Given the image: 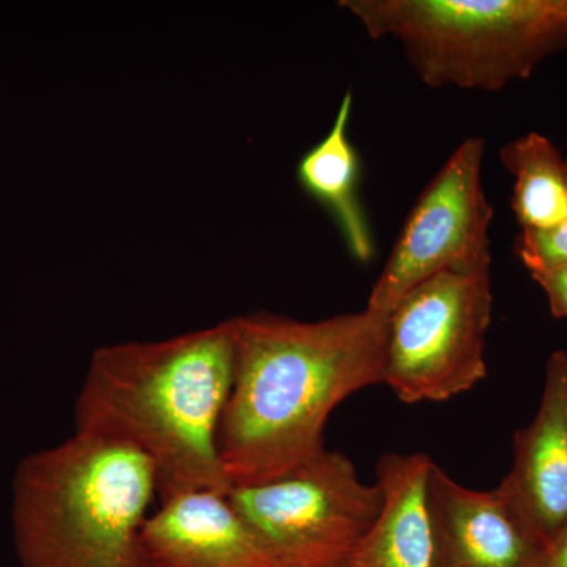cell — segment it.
Wrapping results in <instances>:
<instances>
[{
	"label": "cell",
	"mask_w": 567,
	"mask_h": 567,
	"mask_svg": "<svg viewBox=\"0 0 567 567\" xmlns=\"http://www.w3.org/2000/svg\"><path fill=\"white\" fill-rule=\"evenodd\" d=\"M353 93L347 92L330 132L301 156L297 178L312 199L333 216L350 256L357 262L374 259V237L360 199V159L349 136Z\"/></svg>",
	"instance_id": "cell-12"
},
{
	"label": "cell",
	"mask_w": 567,
	"mask_h": 567,
	"mask_svg": "<svg viewBox=\"0 0 567 567\" xmlns=\"http://www.w3.org/2000/svg\"><path fill=\"white\" fill-rule=\"evenodd\" d=\"M234 382V323L92 354L74 406V432L128 443L151 458L163 498L227 494L218 432Z\"/></svg>",
	"instance_id": "cell-2"
},
{
	"label": "cell",
	"mask_w": 567,
	"mask_h": 567,
	"mask_svg": "<svg viewBox=\"0 0 567 567\" xmlns=\"http://www.w3.org/2000/svg\"><path fill=\"white\" fill-rule=\"evenodd\" d=\"M388 319L368 308L316 322L265 311L233 319L234 382L218 432L230 487L265 483L322 453L336 406L385 385Z\"/></svg>",
	"instance_id": "cell-1"
},
{
	"label": "cell",
	"mask_w": 567,
	"mask_h": 567,
	"mask_svg": "<svg viewBox=\"0 0 567 567\" xmlns=\"http://www.w3.org/2000/svg\"><path fill=\"white\" fill-rule=\"evenodd\" d=\"M516 252L529 275L567 267V218L551 229L518 235Z\"/></svg>",
	"instance_id": "cell-14"
},
{
	"label": "cell",
	"mask_w": 567,
	"mask_h": 567,
	"mask_svg": "<svg viewBox=\"0 0 567 567\" xmlns=\"http://www.w3.org/2000/svg\"><path fill=\"white\" fill-rule=\"evenodd\" d=\"M431 457L388 453L377 462L382 514L354 550L349 567H435L425 491Z\"/></svg>",
	"instance_id": "cell-11"
},
{
	"label": "cell",
	"mask_w": 567,
	"mask_h": 567,
	"mask_svg": "<svg viewBox=\"0 0 567 567\" xmlns=\"http://www.w3.org/2000/svg\"><path fill=\"white\" fill-rule=\"evenodd\" d=\"M499 162L514 177V215L522 233L551 229L567 218V158L539 133L507 142Z\"/></svg>",
	"instance_id": "cell-13"
},
{
	"label": "cell",
	"mask_w": 567,
	"mask_h": 567,
	"mask_svg": "<svg viewBox=\"0 0 567 567\" xmlns=\"http://www.w3.org/2000/svg\"><path fill=\"white\" fill-rule=\"evenodd\" d=\"M158 494L151 458L81 434L41 450L13 477L14 544L22 567H162L144 537Z\"/></svg>",
	"instance_id": "cell-3"
},
{
	"label": "cell",
	"mask_w": 567,
	"mask_h": 567,
	"mask_svg": "<svg viewBox=\"0 0 567 567\" xmlns=\"http://www.w3.org/2000/svg\"><path fill=\"white\" fill-rule=\"evenodd\" d=\"M550 546L567 525V353L548 358L535 420L514 439V464L498 486Z\"/></svg>",
	"instance_id": "cell-10"
},
{
	"label": "cell",
	"mask_w": 567,
	"mask_h": 567,
	"mask_svg": "<svg viewBox=\"0 0 567 567\" xmlns=\"http://www.w3.org/2000/svg\"><path fill=\"white\" fill-rule=\"evenodd\" d=\"M532 278L547 295L551 315L567 319V267L532 274Z\"/></svg>",
	"instance_id": "cell-15"
},
{
	"label": "cell",
	"mask_w": 567,
	"mask_h": 567,
	"mask_svg": "<svg viewBox=\"0 0 567 567\" xmlns=\"http://www.w3.org/2000/svg\"><path fill=\"white\" fill-rule=\"evenodd\" d=\"M492 264L432 276L388 319L385 385L404 404L443 402L487 375Z\"/></svg>",
	"instance_id": "cell-5"
},
{
	"label": "cell",
	"mask_w": 567,
	"mask_h": 567,
	"mask_svg": "<svg viewBox=\"0 0 567 567\" xmlns=\"http://www.w3.org/2000/svg\"><path fill=\"white\" fill-rule=\"evenodd\" d=\"M226 496L281 567H349L383 507L380 484L363 483L344 453L328 450Z\"/></svg>",
	"instance_id": "cell-6"
},
{
	"label": "cell",
	"mask_w": 567,
	"mask_h": 567,
	"mask_svg": "<svg viewBox=\"0 0 567 567\" xmlns=\"http://www.w3.org/2000/svg\"><path fill=\"white\" fill-rule=\"evenodd\" d=\"M435 567H543L548 544L502 491H473L435 462L425 491Z\"/></svg>",
	"instance_id": "cell-8"
},
{
	"label": "cell",
	"mask_w": 567,
	"mask_h": 567,
	"mask_svg": "<svg viewBox=\"0 0 567 567\" xmlns=\"http://www.w3.org/2000/svg\"><path fill=\"white\" fill-rule=\"evenodd\" d=\"M543 567H567V525L548 546Z\"/></svg>",
	"instance_id": "cell-16"
},
{
	"label": "cell",
	"mask_w": 567,
	"mask_h": 567,
	"mask_svg": "<svg viewBox=\"0 0 567 567\" xmlns=\"http://www.w3.org/2000/svg\"><path fill=\"white\" fill-rule=\"evenodd\" d=\"M144 537L162 567H281L226 494L188 491L162 499Z\"/></svg>",
	"instance_id": "cell-9"
},
{
	"label": "cell",
	"mask_w": 567,
	"mask_h": 567,
	"mask_svg": "<svg viewBox=\"0 0 567 567\" xmlns=\"http://www.w3.org/2000/svg\"><path fill=\"white\" fill-rule=\"evenodd\" d=\"M429 87L496 92L567 50V0H342Z\"/></svg>",
	"instance_id": "cell-4"
},
{
	"label": "cell",
	"mask_w": 567,
	"mask_h": 567,
	"mask_svg": "<svg viewBox=\"0 0 567 567\" xmlns=\"http://www.w3.org/2000/svg\"><path fill=\"white\" fill-rule=\"evenodd\" d=\"M486 142L472 136L440 167L406 216L365 308L390 317L432 276L492 264L494 207L483 185Z\"/></svg>",
	"instance_id": "cell-7"
}]
</instances>
